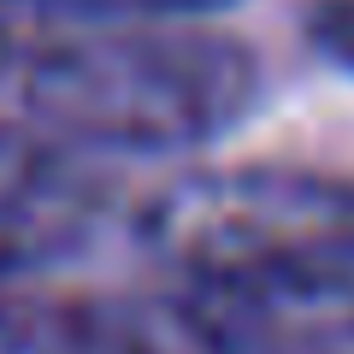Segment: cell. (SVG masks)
<instances>
[{"label":"cell","instance_id":"obj_1","mask_svg":"<svg viewBox=\"0 0 354 354\" xmlns=\"http://www.w3.org/2000/svg\"><path fill=\"white\" fill-rule=\"evenodd\" d=\"M142 248L201 354H354V189L236 165L142 207Z\"/></svg>","mask_w":354,"mask_h":354},{"label":"cell","instance_id":"obj_2","mask_svg":"<svg viewBox=\"0 0 354 354\" xmlns=\"http://www.w3.org/2000/svg\"><path fill=\"white\" fill-rule=\"evenodd\" d=\"M18 106L71 153H189L260 101V59L201 24H71L18 77Z\"/></svg>","mask_w":354,"mask_h":354},{"label":"cell","instance_id":"obj_3","mask_svg":"<svg viewBox=\"0 0 354 354\" xmlns=\"http://www.w3.org/2000/svg\"><path fill=\"white\" fill-rule=\"evenodd\" d=\"M101 183L65 142L0 124V290L71 260L101 225Z\"/></svg>","mask_w":354,"mask_h":354},{"label":"cell","instance_id":"obj_4","mask_svg":"<svg viewBox=\"0 0 354 354\" xmlns=\"http://www.w3.org/2000/svg\"><path fill=\"white\" fill-rule=\"evenodd\" d=\"M0 354H142V307L0 290Z\"/></svg>","mask_w":354,"mask_h":354},{"label":"cell","instance_id":"obj_5","mask_svg":"<svg viewBox=\"0 0 354 354\" xmlns=\"http://www.w3.org/2000/svg\"><path fill=\"white\" fill-rule=\"evenodd\" d=\"M71 18L59 6H48V0H0V95H12L18 77L41 59V48Z\"/></svg>","mask_w":354,"mask_h":354},{"label":"cell","instance_id":"obj_6","mask_svg":"<svg viewBox=\"0 0 354 354\" xmlns=\"http://www.w3.org/2000/svg\"><path fill=\"white\" fill-rule=\"evenodd\" d=\"M83 24H189V18L225 12L236 0H48Z\"/></svg>","mask_w":354,"mask_h":354},{"label":"cell","instance_id":"obj_7","mask_svg":"<svg viewBox=\"0 0 354 354\" xmlns=\"http://www.w3.org/2000/svg\"><path fill=\"white\" fill-rule=\"evenodd\" d=\"M307 36L330 65L354 71V0H319L307 12Z\"/></svg>","mask_w":354,"mask_h":354}]
</instances>
